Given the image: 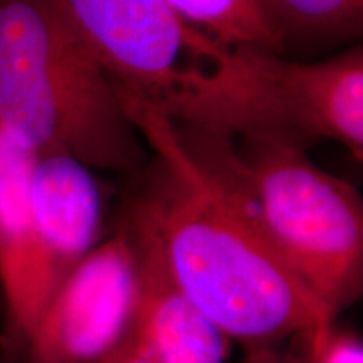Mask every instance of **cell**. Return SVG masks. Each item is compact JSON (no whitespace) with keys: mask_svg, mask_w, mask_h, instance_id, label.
I'll use <instances>...</instances> for the list:
<instances>
[{"mask_svg":"<svg viewBox=\"0 0 363 363\" xmlns=\"http://www.w3.org/2000/svg\"><path fill=\"white\" fill-rule=\"evenodd\" d=\"M303 333L294 335L283 343L244 348L240 363H308Z\"/></svg>","mask_w":363,"mask_h":363,"instance_id":"cell-13","label":"cell"},{"mask_svg":"<svg viewBox=\"0 0 363 363\" xmlns=\"http://www.w3.org/2000/svg\"><path fill=\"white\" fill-rule=\"evenodd\" d=\"M35 155L0 128V289L4 325L0 347L21 360L40 316L38 247L29 184Z\"/></svg>","mask_w":363,"mask_h":363,"instance_id":"cell-8","label":"cell"},{"mask_svg":"<svg viewBox=\"0 0 363 363\" xmlns=\"http://www.w3.org/2000/svg\"><path fill=\"white\" fill-rule=\"evenodd\" d=\"M157 111L230 138L283 136L305 147L331 140L362 162L363 51L305 65L266 49L229 48Z\"/></svg>","mask_w":363,"mask_h":363,"instance_id":"cell-4","label":"cell"},{"mask_svg":"<svg viewBox=\"0 0 363 363\" xmlns=\"http://www.w3.org/2000/svg\"><path fill=\"white\" fill-rule=\"evenodd\" d=\"M182 21L225 48L283 52L286 39L261 0H163Z\"/></svg>","mask_w":363,"mask_h":363,"instance_id":"cell-10","label":"cell"},{"mask_svg":"<svg viewBox=\"0 0 363 363\" xmlns=\"http://www.w3.org/2000/svg\"><path fill=\"white\" fill-rule=\"evenodd\" d=\"M234 190L281 261L331 320L363 289V202L347 180L283 136H230L177 125Z\"/></svg>","mask_w":363,"mask_h":363,"instance_id":"cell-3","label":"cell"},{"mask_svg":"<svg viewBox=\"0 0 363 363\" xmlns=\"http://www.w3.org/2000/svg\"><path fill=\"white\" fill-rule=\"evenodd\" d=\"M288 39L337 43L357 38L363 27V0H261Z\"/></svg>","mask_w":363,"mask_h":363,"instance_id":"cell-11","label":"cell"},{"mask_svg":"<svg viewBox=\"0 0 363 363\" xmlns=\"http://www.w3.org/2000/svg\"><path fill=\"white\" fill-rule=\"evenodd\" d=\"M140 338L138 262L121 225L59 286L30 331L22 363H121Z\"/></svg>","mask_w":363,"mask_h":363,"instance_id":"cell-6","label":"cell"},{"mask_svg":"<svg viewBox=\"0 0 363 363\" xmlns=\"http://www.w3.org/2000/svg\"><path fill=\"white\" fill-rule=\"evenodd\" d=\"M121 363H153L152 357H150V353L147 350V347H145L143 337L140 338V342L136 343V347L123 358V362Z\"/></svg>","mask_w":363,"mask_h":363,"instance_id":"cell-14","label":"cell"},{"mask_svg":"<svg viewBox=\"0 0 363 363\" xmlns=\"http://www.w3.org/2000/svg\"><path fill=\"white\" fill-rule=\"evenodd\" d=\"M0 128L34 155L142 167L138 130L57 0H0Z\"/></svg>","mask_w":363,"mask_h":363,"instance_id":"cell-2","label":"cell"},{"mask_svg":"<svg viewBox=\"0 0 363 363\" xmlns=\"http://www.w3.org/2000/svg\"><path fill=\"white\" fill-rule=\"evenodd\" d=\"M136 252L142 337L153 363H224L229 338L172 281L155 244L123 222Z\"/></svg>","mask_w":363,"mask_h":363,"instance_id":"cell-9","label":"cell"},{"mask_svg":"<svg viewBox=\"0 0 363 363\" xmlns=\"http://www.w3.org/2000/svg\"><path fill=\"white\" fill-rule=\"evenodd\" d=\"M303 342L308 363H363L362 338L337 321L305 331Z\"/></svg>","mask_w":363,"mask_h":363,"instance_id":"cell-12","label":"cell"},{"mask_svg":"<svg viewBox=\"0 0 363 363\" xmlns=\"http://www.w3.org/2000/svg\"><path fill=\"white\" fill-rule=\"evenodd\" d=\"M157 163L125 220L155 244L177 288L244 348L283 343L333 323L281 261L225 180L185 143L175 123L118 93Z\"/></svg>","mask_w":363,"mask_h":363,"instance_id":"cell-1","label":"cell"},{"mask_svg":"<svg viewBox=\"0 0 363 363\" xmlns=\"http://www.w3.org/2000/svg\"><path fill=\"white\" fill-rule=\"evenodd\" d=\"M29 197L44 311L59 286L101 242L103 194L91 169L72 157L52 153L35 155Z\"/></svg>","mask_w":363,"mask_h":363,"instance_id":"cell-7","label":"cell"},{"mask_svg":"<svg viewBox=\"0 0 363 363\" xmlns=\"http://www.w3.org/2000/svg\"><path fill=\"white\" fill-rule=\"evenodd\" d=\"M118 93L155 110L229 48L180 19L163 0H57Z\"/></svg>","mask_w":363,"mask_h":363,"instance_id":"cell-5","label":"cell"}]
</instances>
